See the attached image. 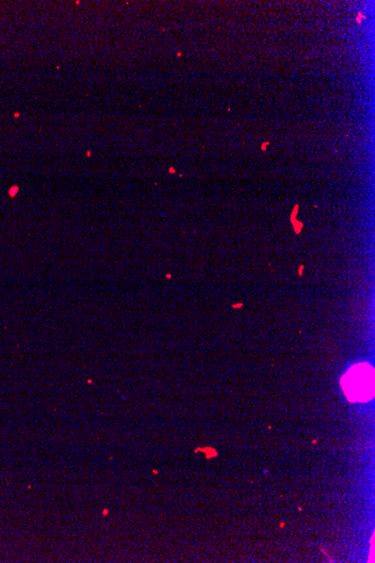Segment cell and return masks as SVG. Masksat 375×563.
Instances as JSON below:
<instances>
[{
  "mask_svg": "<svg viewBox=\"0 0 375 563\" xmlns=\"http://www.w3.org/2000/svg\"><path fill=\"white\" fill-rule=\"evenodd\" d=\"M340 386L349 402H369L374 397V369L369 363L355 364L342 376Z\"/></svg>",
  "mask_w": 375,
  "mask_h": 563,
  "instance_id": "cell-1",
  "label": "cell"
},
{
  "mask_svg": "<svg viewBox=\"0 0 375 563\" xmlns=\"http://www.w3.org/2000/svg\"><path fill=\"white\" fill-rule=\"evenodd\" d=\"M365 16L362 14V12H358V24H362V21H363Z\"/></svg>",
  "mask_w": 375,
  "mask_h": 563,
  "instance_id": "cell-2",
  "label": "cell"
}]
</instances>
